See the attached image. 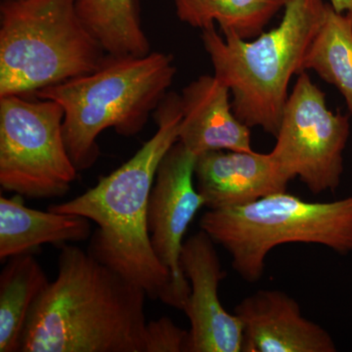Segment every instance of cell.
Wrapping results in <instances>:
<instances>
[{"instance_id":"cell-10","label":"cell","mask_w":352,"mask_h":352,"mask_svg":"<svg viewBox=\"0 0 352 352\" xmlns=\"http://www.w3.org/2000/svg\"><path fill=\"white\" fill-rule=\"evenodd\" d=\"M214 241L204 230L184 241L180 265L191 292L182 311L190 322L188 352H242L244 328L219 300L226 277Z\"/></svg>"},{"instance_id":"cell-11","label":"cell","mask_w":352,"mask_h":352,"mask_svg":"<svg viewBox=\"0 0 352 352\" xmlns=\"http://www.w3.org/2000/svg\"><path fill=\"white\" fill-rule=\"evenodd\" d=\"M244 328L245 352H336L330 333L302 314L286 293L261 289L234 309Z\"/></svg>"},{"instance_id":"cell-2","label":"cell","mask_w":352,"mask_h":352,"mask_svg":"<svg viewBox=\"0 0 352 352\" xmlns=\"http://www.w3.org/2000/svg\"><path fill=\"white\" fill-rule=\"evenodd\" d=\"M144 289L71 244L32 307L21 352H144Z\"/></svg>"},{"instance_id":"cell-20","label":"cell","mask_w":352,"mask_h":352,"mask_svg":"<svg viewBox=\"0 0 352 352\" xmlns=\"http://www.w3.org/2000/svg\"><path fill=\"white\" fill-rule=\"evenodd\" d=\"M331 6L338 13L347 14L352 18V0H330Z\"/></svg>"},{"instance_id":"cell-7","label":"cell","mask_w":352,"mask_h":352,"mask_svg":"<svg viewBox=\"0 0 352 352\" xmlns=\"http://www.w3.org/2000/svg\"><path fill=\"white\" fill-rule=\"evenodd\" d=\"M58 102L0 97V185L32 200L63 197L78 170L67 150Z\"/></svg>"},{"instance_id":"cell-21","label":"cell","mask_w":352,"mask_h":352,"mask_svg":"<svg viewBox=\"0 0 352 352\" xmlns=\"http://www.w3.org/2000/svg\"><path fill=\"white\" fill-rule=\"evenodd\" d=\"M3 1H4V0H3Z\"/></svg>"},{"instance_id":"cell-5","label":"cell","mask_w":352,"mask_h":352,"mask_svg":"<svg viewBox=\"0 0 352 352\" xmlns=\"http://www.w3.org/2000/svg\"><path fill=\"white\" fill-rule=\"evenodd\" d=\"M0 13V97L34 95L87 75L107 55L75 0H4Z\"/></svg>"},{"instance_id":"cell-16","label":"cell","mask_w":352,"mask_h":352,"mask_svg":"<svg viewBox=\"0 0 352 352\" xmlns=\"http://www.w3.org/2000/svg\"><path fill=\"white\" fill-rule=\"evenodd\" d=\"M288 0H175L178 19L204 30L219 25L222 34L256 38Z\"/></svg>"},{"instance_id":"cell-14","label":"cell","mask_w":352,"mask_h":352,"mask_svg":"<svg viewBox=\"0 0 352 352\" xmlns=\"http://www.w3.org/2000/svg\"><path fill=\"white\" fill-rule=\"evenodd\" d=\"M90 220L80 215L41 212L19 198H0V259L32 252L43 244H69L91 237Z\"/></svg>"},{"instance_id":"cell-17","label":"cell","mask_w":352,"mask_h":352,"mask_svg":"<svg viewBox=\"0 0 352 352\" xmlns=\"http://www.w3.org/2000/svg\"><path fill=\"white\" fill-rule=\"evenodd\" d=\"M76 12L109 55L143 56L150 43L136 0H75Z\"/></svg>"},{"instance_id":"cell-6","label":"cell","mask_w":352,"mask_h":352,"mask_svg":"<svg viewBox=\"0 0 352 352\" xmlns=\"http://www.w3.org/2000/svg\"><path fill=\"white\" fill-rule=\"evenodd\" d=\"M200 227L228 252L234 270L245 281L256 283L265 271L268 254L281 245H320L351 254L352 196L312 203L280 192L242 207L208 210Z\"/></svg>"},{"instance_id":"cell-15","label":"cell","mask_w":352,"mask_h":352,"mask_svg":"<svg viewBox=\"0 0 352 352\" xmlns=\"http://www.w3.org/2000/svg\"><path fill=\"white\" fill-rule=\"evenodd\" d=\"M50 283L32 252L8 258L0 275V352L20 351L30 314Z\"/></svg>"},{"instance_id":"cell-9","label":"cell","mask_w":352,"mask_h":352,"mask_svg":"<svg viewBox=\"0 0 352 352\" xmlns=\"http://www.w3.org/2000/svg\"><path fill=\"white\" fill-rule=\"evenodd\" d=\"M196 159L177 141L157 168L148 204V230L153 251L173 276L182 310L191 292L180 265L183 238L197 212L206 207L194 184Z\"/></svg>"},{"instance_id":"cell-12","label":"cell","mask_w":352,"mask_h":352,"mask_svg":"<svg viewBox=\"0 0 352 352\" xmlns=\"http://www.w3.org/2000/svg\"><path fill=\"white\" fill-rule=\"evenodd\" d=\"M196 187L208 210L242 207L287 191L270 153L219 150L197 157Z\"/></svg>"},{"instance_id":"cell-1","label":"cell","mask_w":352,"mask_h":352,"mask_svg":"<svg viewBox=\"0 0 352 352\" xmlns=\"http://www.w3.org/2000/svg\"><path fill=\"white\" fill-rule=\"evenodd\" d=\"M154 119L156 133L126 163L82 195L51 205L48 210L94 222L97 229L89 238L87 252L141 287L148 298L182 310L173 276L153 251L147 222L157 168L179 138L180 95L166 94Z\"/></svg>"},{"instance_id":"cell-4","label":"cell","mask_w":352,"mask_h":352,"mask_svg":"<svg viewBox=\"0 0 352 352\" xmlns=\"http://www.w3.org/2000/svg\"><path fill=\"white\" fill-rule=\"evenodd\" d=\"M324 0H288L281 23L254 41L204 30L201 41L214 76L232 94L233 112L249 127L276 136L289 85L302 64L325 14Z\"/></svg>"},{"instance_id":"cell-18","label":"cell","mask_w":352,"mask_h":352,"mask_svg":"<svg viewBox=\"0 0 352 352\" xmlns=\"http://www.w3.org/2000/svg\"><path fill=\"white\" fill-rule=\"evenodd\" d=\"M333 85L346 100L352 116V18L326 4L323 22L302 64Z\"/></svg>"},{"instance_id":"cell-8","label":"cell","mask_w":352,"mask_h":352,"mask_svg":"<svg viewBox=\"0 0 352 352\" xmlns=\"http://www.w3.org/2000/svg\"><path fill=\"white\" fill-rule=\"evenodd\" d=\"M349 117L328 108L324 92L302 72L285 106L276 144L270 153L280 175L314 195L335 191L344 173Z\"/></svg>"},{"instance_id":"cell-19","label":"cell","mask_w":352,"mask_h":352,"mask_svg":"<svg viewBox=\"0 0 352 352\" xmlns=\"http://www.w3.org/2000/svg\"><path fill=\"white\" fill-rule=\"evenodd\" d=\"M189 331L170 317H161L146 326L144 352H188Z\"/></svg>"},{"instance_id":"cell-13","label":"cell","mask_w":352,"mask_h":352,"mask_svg":"<svg viewBox=\"0 0 352 352\" xmlns=\"http://www.w3.org/2000/svg\"><path fill=\"white\" fill-rule=\"evenodd\" d=\"M229 96V88L214 76H199L183 88L178 141L196 157L219 150L254 151L251 127L236 117Z\"/></svg>"},{"instance_id":"cell-3","label":"cell","mask_w":352,"mask_h":352,"mask_svg":"<svg viewBox=\"0 0 352 352\" xmlns=\"http://www.w3.org/2000/svg\"><path fill=\"white\" fill-rule=\"evenodd\" d=\"M175 75L173 57L166 53L107 54L91 73L43 88L34 96L63 107L67 150L76 170H85L98 160L102 132L113 129L126 138L138 134L168 94Z\"/></svg>"}]
</instances>
